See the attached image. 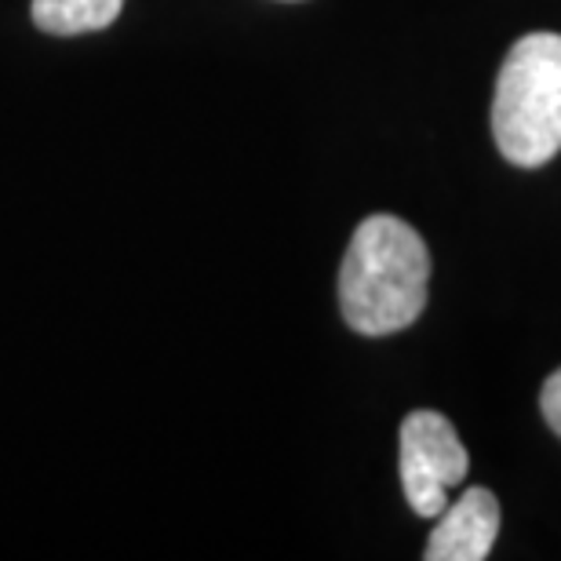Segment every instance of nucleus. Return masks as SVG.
Instances as JSON below:
<instances>
[{"instance_id": "7ed1b4c3", "label": "nucleus", "mask_w": 561, "mask_h": 561, "mask_svg": "<svg viewBox=\"0 0 561 561\" xmlns=\"http://www.w3.org/2000/svg\"><path fill=\"white\" fill-rule=\"evenodd\" d=\"M470 456L456 426L442 412L420 409L401 423V485L420 518H437L448 507V489L467 478Z\"/></svg>"}, {"instance_id": "423d86ee", "label": "nucleus", "mask_w": 561, "mask_h": 561, "mask_svg": "<svg viewBox=\"0 0 561 561\" xmlns=\"http://www.w3.org/2000/svg\"><path fill=\"white\" fill-rule=\"evenodd\" d=\"M540 409H543V420L547 426L561 437V368L543 383V394H540Z\"/></svg>"}, {"instance_id": "39448f33", "label": "nucleus", "mask_w": 561, "mask_h": 561, "mask_svg": "<svg viewBox=\"0 0 561 561\" xmlns=\"http://www.w3.org/2000/svg\"><path fill=\"white\" fill-rule=\"evenodd\" d=\"M125 0H33V22L55 37L106 30L121 15Z\"/></svg>"}, {"instance_id": "20e7f679", "label": "nucleus", "mask_w": 561, "mask_h": 561, "mask_svg": "<svg viewBox=\"0 0 561 561\" xmlns=\"http://www.w3.org/2000/svg\"><path fill=\"white\" fill-rule=\"evenodd\" d=\"M500 536V503L489 489L470 485L463 496L437 514L426 540V561H481Z\"/></svg>"}, {"instance_id": "f03ea898", "label": "nucleus", "mask_w": 561, "mask_h": 561, "mask_svg": "<svg viewBox=\"0 0 561 561\" xmlns=\"http://www.w3.org/2000/svg\"><path fill=\"white\" fill-rule=\"evenodd\" d=\"M492 136L518 168L561 150V33H529L507 51L492 99Z\"/></svg>"}, {"instance_id": "f257e3e1", "label": "nucleus", "mask_w": 561, "mask_h": 561, "mask_svg": "<svg viewBox=\"0 0 561 561\" xmlns=\"http://www.w3.org/2000/svg\"><path fill=\"white\" fill-rule=\"evenodd\" d=\"M431 252L398 216H368L340 266L343 321L362 335L409 329L426 307Z\"/></svg>"}]
</instances>
